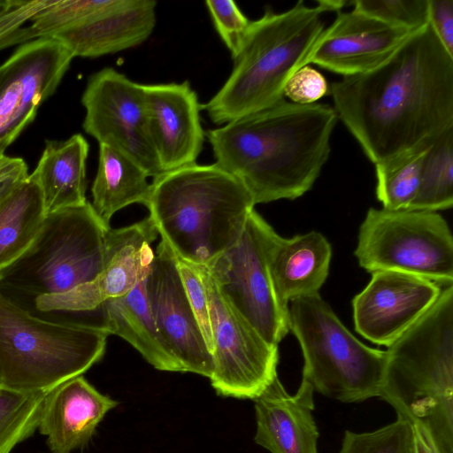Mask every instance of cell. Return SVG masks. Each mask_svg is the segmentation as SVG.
Returning <instances> with one entry per match:
<instances>
[{
	"mask_svg": "<svg viewBox=\"0 0 453 453\" xmlns=\"http://www.w3.org/2000/svg\"><path fill=\"white\" fill-rule=\"evenodd\" d=\"M329 94L365 156L385 164L453 127V56L428 23L379 66L331 83Z\"/></svg>",
	"mask_w": 453,
	"mask_h": 453,
	"instance_id": "obj_1",
	"label": "cell"
},
{
	"mask_svg": "<svg viewBox=\"0 0 453 453\" xmlns=\"http://www.w3.org/2000/svg\"><path fill=\"white\" fill-rule=\"evenodd\" d=\"M334 107L281 99L206 132L215 164L236 178L255 205L308 192L331 151Z\"/></svg>",
	"mask_w": 453,
	"mask_h": 453,
	"instance_id": "obj_2",
	"label": "cell"
},
{
	"mask_svg": "<svg viewBox=\"0 0 453 453\" xmlns=\"http://www.w3.org/2000/svg\"><path fill=\"white\" fill-rule=\"evenodd\" d=\"M145 206L178 257L206 265L239 239L255 203L215 163H194L155 177Z\"/></svg>",
	"mask_w": 453,
	"mask_h": 453,
	"instance_id": "obj_3",
	"label": "cell"
},
{
	"mask_svg": "<svg viewBox=\"0 0 453 453\" xmlns=\"http://www.w3.org/2000/svg\"><path fill=\"white\" fill-rule=\"evenodd\" d=\"M385 351L379 397L453 453V284Z\"/></svg>",
	"mask_w": 453,
	"mask_h": 453,
	"instance_id": "obj_4",
	"label": "cell"
},
{
	"mask_svg": "<svg viewBox=\"0 0 453 453\" xmlns=\"http://www.w3.org/2000/svg\"><path fill=\"white\" fill-rule=\"evenodd\" d=\"M324 12L299 1L283 12L266 9L250 21L234 67L219 90L202 108L211 120L225 125L266 109L285 98L288 80L307 65L325 29Z\"/></svg>",
	"mask_w": 453,
	"mask_h": 453,
	"instance_id": "obj_5",
	"label": "cell"
},
{
	"mask_svg": "<svg viewBox=\"0 0 453 453\" xmlns=\"http://www.w3.org/2000/svg\"><path fill=\"white\" fill-rule=\"evenodd\" d=\"M110 334L102 325L35 317L0 289V385L52 391L97 363Z\"/></svg>",
	"mask_w": 453,
	"mask_h": 453,
	"instance_id": "obj_6",
	"label": "cell"
},
{
	"mask_svg": "<svg viewBox=\"0 0 453 453\" xmlns=\"http://www.w3.org/2000/svg\"><path fill=\"white\" fill-rule=\"evenodd\" d=\"M288 315L303 353L302 380L314 392L346 403L380 396L386 351L361 342L319 294L291 301Z\"/></svg>",
	"mask_w": 453,
	"mask_h": 453,
	"instance_id": "obj_7",
	"label": "cell"
},
{
	"mask_svg": "<svg viewBox=\"0 0 453 453\" xmlns=\"http://www.w3.org/2000/svg\"><path fill=\"white\" fill-rule=\"evenodd\" d=\"M109 228L88 202L49 213L28 250L0 272V282L35 299L90 282L103 270Z\"/></svg>",
	"mask_w": 453,
	"mask_h": 453,
	"instance_id": "obj_8",
	"label": "cell"
},
{
	"mask_svg": "<svg viewBox=\"0 0 453 453\" xmlns=\"http://www.w3.org/2000/svg\"><path fill=\"white\" fill-rule=\"evenodd\" d=\"M369 273L397 271L453 283V237L437 211L370 208L354 251Z\"/></svg>",
	"mask_w": 453,
	"mask_h": 453,
	"instance_id": "obj_9",
	"label": "cell"
},
{
	"mask_svg": "<svg viewBox=\"0 0 453 453\" xmlns=\"http://www.w3.org/2000/svg\"><path fill=\"white\" fill-rule=\"evenodd\" d=\"M277 233L253 210L239 239L205 265L226 302L270 344L288 334V309L274 294L268 250Z\"/></svg>",
	"mask_w": 453,
	"mask_h": 453,
	"instance_id": "obj_10",
	"label": "cell"
},
{
	"mask_svg": "<svg viewBox=\"0 0 453 453\" xmlns=\"http://www.w3.org/2000/svg\"><path fill=\"white\" fill-rule=\"evenodd\" d=\"M196 267L209 303L213 361L211 386L220 395L254 400L278 375V346L266 342L226 302L205 265Z\"/></svg>",
	"mask_w": 453,
	"mask_h": 453,
	"instance_id": "obj_11",
	"label": "cell"
},
{
	"mask_svg": "<svg viewBox=\"0 0 453 453\" xmlns=\"http://www.w3.org/2000/svg\"><path fill=\"white\" fill-rule=\"evenodd\" d=\"M84 131L120 152L149 177L163 173L155 150L143 84L112 67L93 73L81 96Z\"/></svg>",
	"mask_w": 453,
	"mask_h": 453,
	"instance_id": "obj_12",
	"label": "cell"
},
{
	"mask_svg": "<svg viewBox=\"0 0 453 453\" xmlns=\"http://www.w3.org/2000/svg\"><path fill=\"white\" fill-rule=\"evenodd\" d=\"M74 58L52 37L24 43L0 65V155L34 121Z\"/></svg>",
	"mask_w": 453,
	"mask_h": 453,
	"instance_id": "obj_13",
	"label": "cell"
},
{
	"mask_svg": "<svg viewBox=\"0 0 453 453\" xmlns=\"http://www.w3.org/2000/svg\"><path fill=\"white\" fill-rule=\"evenodd\" d=\"M146 292L157 332L180 371L210 379L212 355L187 297L175 254L162 239L146 277Z\"/></svg>",
	"mask_w": 453,
	"mask_h": 453,
	"instance_id": "obj_14",
	"label": "cell"
},
{
	"mask_svg": "<svg viewBox=\"0 0 453 453\" xmlns=\"http://www.w3.org/2000/svg\"><path fill=\"white\" fill-rule=\"evenodd\" d=\"M157 234L149 217L125 227H110L105 234L100 274L68 292L36 297L35 308L41 311H86L108 299L125 296L151 264L154 252L150 245Z\"/></svg>",
	"mask_w": 453,
	"mask_h": 453,
	"instance_id": "obj_15",
	"label": "cell"
},
{
	"mask_svg": "<svg viewBox=\"0 0 453 453\" xmlns=\"http://www.w3.org/2000/svg\"><path fill=\"white\" fill-rule=\"evenodd\" d=\"M352 300L356 331L388 347L437 300L444 286L397 271H376Z\"/></svg>",
	"mask_w": 453,
	"mask_h": 453,
	"instance_id": "obj_16",
	"label": "cell"
},
{
	"mask_svg": "<svg viewBox=\"0 0 453 453\" xmlns=\"http://www.w3.org/2000/svg\"><path fill=\"white\" fill-rule=\"evenodd\" d=\"M411 33L354 9L339 12L319 37L308 65L342 77L361 74L386 61Z\"/></svg>",
	"mask_w": 453,
	"mask_h": 453,
	"instance_id": "obj_17",
	"label": "cell"
},
{
	"mask_svg": "<svg viewBox=\"0 0 453 453\" xmlns=\"http://www.w3.org/2000/svg\"><path fill=\"white\" fill-rule=\"evenodd\" d=\"M150 128L164 172L196 163L205 133L197 94L189 82L143 84Z\"/></svg>",
	"mask_w": 453,
	"mask_h": 453,
	"instance_id": "obj_18",
	"label": "cell"
},
{
	"mask_svg": "<svg viewBox=\"0 0 453 453\" xmlns=\"http://www.w3.org/2000/svg\"><path fill=\"white\" fill-rule=\"evenodd\" d=\"M313 393L311 385L302 380L297 391L289 395L275 376L254 399L255 442L270 453H319Z\"/></svg>",
	"mask_w": 453,
	"mask_h": 453,
	"instance_id": "obj_19",
	"label": "cell"
},
{
	"mask_svg": "<svg viewBox=\"0 0 453 453\" xmlns=\"http://www.w3.org/2000/svg\"><path fill=\"white\" fill-rule=\"evenodd\" d=\"M118 402L101 394L82 375L66 380L48 395L37 429L51 453H71L90 440Z\"/></svg>",
	"mask_w": 453,
	"mask_h": 453,
	"instance_id": "obj_20",
	"label": "cell"
},
{
	"mask_svg": "<svg viewBox=\"0 0 453 453\" xmlns=\"http://www.w3.org/2000/svg\"><path fill=\"white\" fill-rule=\"evenodd\" d=\"M156 5L153 0H119L106 12L52 38L74 58H97L125 50L142 44L152 34Z\"/></svg>",
	"mask_w": 453,
	"mask_h": 453,
	"instance_id": "obj_21",
	"label": "cell"
},
{
	"mask_svg": "<svg viewBox=\"0 0 453 453\" xmlns=\"http://www.w3.org/2000/svg\"><path fill=\"white\" fill-rule=\"evenodd\" d=\"M332 248L319 232L290 238L276 234L268 250V269L278 302L288 309L299 297L319 294L326 282Z\"/></svg>",
	"mask_w": 453,
	"mask_h": 453,
	"instance_id": "obj_22",
	"label": "cell"
},
{
	"mask_svg": "<svg viewBox=\"0 0 453 453\" xmlns=\"http://www.w3.org/2000/svg\"><path fill=\"white\" fill-rule=\"evenodd\" d=\"M89 145L81 134L64 141L46 140L36 167L29 175L38 184L46 215L85 203L86 162Z\"/></svg>",
	"mask_w": 453,
	"mask_h": 453,
	"instance_id": "obj_23",
	"label": "cell"
},
{
	"mask_svg": "<svg viewBox=\"0 0 453 453\" xmlns=\"http://www.w3.org/2000/svg\"><path fill=\"white\" fill-rule=\"evenodd\" d=\"M150 267V265L142 271L138 282L127 294L101 304L102 326L111 334L129 342L156 369L181 372L164 344L152 317L146 292Z\"/></svg>",
	"mask_w": 453,
	"mask_h": 453,
	"instance_id": "obj_24",
	"label": "cell"
},
{
	"mask_svg": "<svg viewBox=\"0 0 453 453\" xmlns=\"http://www.w3.org/2000/svg\"><path fill=\"white\" fill-rule=\"evenodd\" d=\"M148 178L131 159L107 145L99 144L91 205L104 225L110 226L113 214L130 204H146L150 192Z\"/></svg>",
	"mask_w": 453,
	"mask_h": 453,
	"instance_id": "obj_25",
	"label": "cell"
},
{
	"mask_svg": "<svg viewBox=\"0 0 453 453\" xmlns=\"http://www.w3.org/2000/svg\"><path fill=\"white\" fill-rule=\"evenodd\" d=\"M45 217L40 188L28 175L0 203V272L28 250Z\"/></svg>",
	"mask_w": 453,
	"mask_h": 453,
	"instance_id": "obj_26",
	"label": "cell"
},
{
	"mask_svg": "<svg viewBox=\"0 0 453 453\" xmlns=\"http://www.w3.org/2000/svg\"><path fill=\"white\" fill-rule=\"evenodd\" d=\"M453 205V127L425 152L420 184L410 210L437 211Z\"/></svg>",
	"mask_w": 453,
	"mask_h": 453,
	"instance_id": "obj_27",
	"label": "cell"
},
{
	"mask_svg": "<svg viewBox=\"0 0 453 453\" xmlns=\"http://www.w3.org/2000/svg\"><path fill=\"white\" fill-rule=\"evenodd\" d=\"M50 392H24L0 385V453H11L34 434Z\"/></svg>",
	"mask_w": 453,
	"mask_h": 453,
	"instance_id": "obj_28",
	"label": "cell"
},
{
	"mask_svg": "<svg viewBox=\"0 0 453 453\" xmlns=\"http://www.w3.org/2000/svg\"><path fill=\"white\" fill-rule=\"evenodd\" d=\"M426 150L375 165L376 196L382 208L410 210L419 188L422 160Z\"/></svg>",
	"mask_w": 453,
	"mask_h": 453,
	"instance_id": "obj_29",
	"label": "cell"
},
{
	"mask_svg": "<svg viewBox=\"0 0 453 453\" xmlns=\"http://www.w3.org/2000/svg\"><path fill=\"white\" fill-rule=\"evenodd\" d=\"M119 0H56L30 21L38 38L53 35L81 26L112 9Z\"/></svg>",
	"mask_w": 453,
	"mask_h": 453,
	"instance_id": "obj_30",
	"label": "cell"
},
{
	"mask_svg": "<svg viewBox=\"0 0 453 453\" xmlns=\"http://www.w3.org/2000/svg\"><path fill=\"white\" fill-rule=\"evenodd\" d=\"M339 453H416L412 426L396 420L372 432L345 431Z\"/></svg>",
	"mask_w": 453,
	"mask_h": 453,
	"instance_id": "obj_31",
	"label": "cell"
},
{
	"mask_svg": "<svg viewBox=\"0 0 453 453\" xmlns=\"http://www.w3.org/2000/svg\"><path fill=\"white\" fill-rule=\"evenodd\" d=\"M354 10L414 32L428 24V0H357Z\"/></svg>",
	"mask_w": 453,
	"mask_h": 453,
	"instance_id": "obj_32",
	"label": "cell"
},
{
	"mask_svg": "<svg viewBox=\"0 0 453 453\" xmlns=\"http://www.w3.org/2000/svg\"><path fill=\"white\" fill-rule=\"evenodd\" d=\"M56 0H9L0 10V50L14 44L38 39L31 25L26 23Z\"/></svg>",
	"mask_w": 453,
	"mask_h": 453,
	"instance_id": "obj_33",
	"label": "cell"
},
{
	"mask_svg": "<svg viewBox=\"0 0 453 453\" xmlns=\"http://www.w3.org/2000/svg\"><path fill=\"white\" fill-rule=\"evenodd\" d=\"M214 27L232 58L237 53L250 20L232 0L205 2Z\"/></svg>",
	"mask_w": 453,
	"mask_h": 453,
	"instance_id": "obj_34",
	"label": "cell"
},
{
	"mask_svg": "<svg viewBox=\"0 0 453 453\" xmlns=\"http://www.w3.org/2000/svg\"><path fill=\"white\" fill-rule=\"evenodd\" d=\"M178 271L210 352L212 351L209 303L202 276L196 265L176 255Z\"/></svg>",
	"mask_w": 453,
	"mask_h": 453,
	"instance_id": "obj_35",
	"label": "cell"
},
{
	"mask_svg": "<svg viewBox=\"0 0 453 453\" xmlns=\"http://www.w3.org/2000/svg\"><path fill=\"white\" fill-rule=\"evenodd\" d=\"M328 93L329 85L324 75L309 65L295 72L283 90L284 97L298 104H315Z\"/></svg>",
	"mask_w": 453,
	"mask_h": 453,
	"instance_id": "obj_36",
	"label": "cell"
},
{
	"mask_svg": "<svg viewBox=\"0 0 453 453\" xmlns=\"http://www.w3.org/2000/svg\"><path fill=\"white\" fill-rule=\"evenodd\" d=\"M428 23L444 49L453 56V0H428Z\"/></svg>",
	"mask_w": 453,
	"mask_h": 453,
	"instance_id": "obj_37",
	"label": "cell"
},
{
	"mask_svg": "<svg viewBox=\"0 0 453 453\" xmlns=\"http://www.w3.org/2000/svg\"><path fill=\"white\" fill-rule=\"evenodd\" d=\"M28 175L27 165L23 158L4 154L0 156V197L7 196Z\"/></svg>",
	"mask_w": 453,
	"mask_h": 453,
	"instance_id": "obj_38",
	"label": "cell"
},
{
	"mask_svg": "<svg viewBox=\"0 0 453 453\" xmlns=\"http://www.w3.org/2000/svg\"><path fill=\"white\" fill-rule=\"evenodd\" d=\"M411 426L416 453H441L431 435L424 426L418 424H413Z\"/></svg>",
	"mask_w": 453,
	"mask_h": 453,
	"instance_id": "obj_39",
	"label": "cell"
},
{
	"mask_svg": "<svg viewBox=\"0 0 453 453\" xmlns=\"http://www.w3.org/2000/svg\"><path fill=\"white\" fill-rule=\"evenodd\" d=\"M347 3L344 1H318L317 6L324 12L340 11Z\"/></svg>",
	"mask_w": 453,
	"mask_h": 453,
	"instance_id": "obj_40",
	"label": "cell"
},
{
	"mask_svg": "<svg viewBox=\"0 0 453 453\" xmlns=\"http://www.w3.org/2000/svg\"><path fill=\"white\" fill-rule=\"evenodd\" d=\"M9 0H0V10L6 6Z\"/></svg>",
	"mask_w": 453,
	"mask_h": 453,
	"instance_id": "obj_41",
	"label": "cell"
},
{
	"mask_svg": "<svg viewBox=\"0 0 453 453\" xmlns=\"http://www.w3.org/2000/svg\"><path fill=\"white\" fill-rule=\"evenodd\" d=\"M5 196H4V197H0V203H1V202L4 199V197H5Z\"/></svg>",
	"mask_w": 453,
	"mask_h": 453,
	"instance_id": "obj_42",
	"label": "cell"
}]
</instances>
